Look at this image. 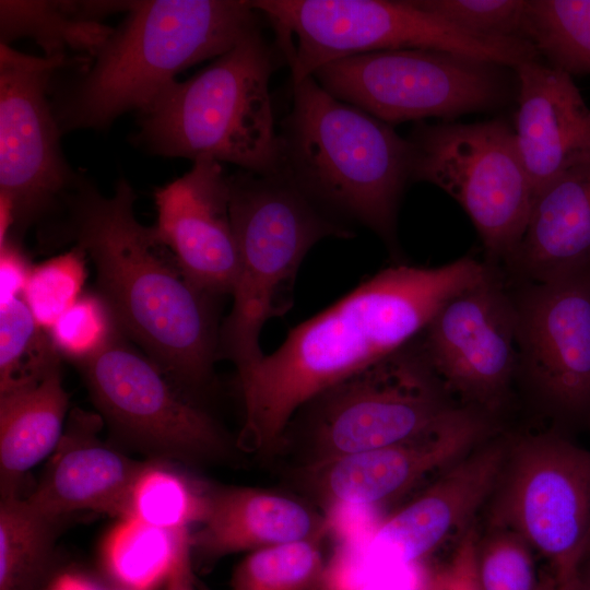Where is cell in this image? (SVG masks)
<instances>
[{
	"label": "cell",
	"instance_id": "1",
	"mask_svg": "<svg viewBox=\"0 0 590 590\" xmlns=\"http://www.w3.org/2000/svg\"><path fill=\"white\" fill-rule=\"evenodd\" d=\"M488 269L472 257L437 267L390 266L293 328L274 352L237 374L244 405L238 448L264 456L280 450L304 404L415 340Z\"/></svg>",
	"mask_w": 590,
	"mask_h": 590
},
{
	"label": "cell",
	"instance_id": "2",
	"mask_svg": "<svg viewBox=\"0 0 590 590\" xmlns=\"http://www.w3.org/2000/svg\"><path fill=\"white\" fill-rule=\"evenodd\" d=\"M137 197L126 179L110 197L79 178L66 197L63 234L88 256L98 292L126 335L192 397L214 382L220 358L216 297L193 284L153 227L134 215Z\"/></svg>",
	"mask_w": 590,
	"mask_h": 590
},
{
	"label": "cell",
	"instance_id": "3",
	"mask_svg": "<svg viewBox=\"0 0 590 590\" xmlns=\"http://www.w3.org/2000/svg\"><path fill=\"white\" fill-rule=\"evenodd\" d=\"M292 86L279 132L280 174L331 219L394 245L401 198L412 180L409 140L332 96L312 75Z\"/></svg>",
	"mask_w": 590,
	"mask_h": 590
},
{
	"label": "cell",
	"instance_id": "4",
	"mask_svg": "<svg viewBox=\"0 0 590 590\" xmlns=\"http://www.w3.org/2000/svg\"><path fill=\"white\" fill-rule=\"evenodd\" d=\"M260 15L240 0L128 2L126 20L54 107L60 130L101 129L128 110H144L177 73L259 28Z\"/></svg>",
	"mask_w": 590,
	"mask_h": 590
},
{
	"label": "cell",
	"instance_id": "5",
	"mask_svg": "<svg viewBox=\"0 0 590 590\" xmlns=\"http://www.w3.org/2000/svg\"><path fill=\"white\" fill-rule=\"evenodd\" d=\"M273 49L257 28L141 113L135 141L154 154L212 158L260 175L281 172L269 92Z\"/></svg>",
	"mask_w": 590,
	"mask_h": 590
},
{
	"label": "cell",
	"instance_id": "6",
	"mask_svg": "<svg viewBox=\"0 0 590 590\" xmlns=\"http://www.w3.org/2000/svg\"><path fill=\"white\" fill-rule=\"evenodd\" d=\"M229 213L238 268L233 306L221 326L220 358L233 362L239 374L264 355L261 331L291 308L294 282L308 251L327 237L350 238L354 233L282 174L229 175Z\"/></svg>",
	"mask_w": 590,
	"mask_h": 590
},
{
	"label": "cell",
	"instance_id": "7",
	"mask_svg": "<svg viewBox=\"0 0 590 590\" xmlns=\"http://www.w3.org/2000/svg\"><path fill=\"white\" fill-rule=\"evenodd\" d=\"M273 26L292 83L354 55L434 49L508 68L539 59L528 40L491 38L459 30L414 0H256Z\"/></svg>",
	"mask_w": 590,
	"mask_h": 590
},
{
	"label": "cell",
	"instance_id": "8",
	"mask_svg": "<svg viewBox=\"0 0 590 590\" xmlns=\"http://www.w3.org/2000/svg\"><path fill=\"white\" fill-rule=\"evenodd\" d=\"M450 397L417 337L304 404L281 449L297 445L304 471L390 446L440 424L458 406Z\"/></svg>",
	"mask_w": 590,
	"mask_h": 590
},
{
	"label": "cell",
	"instance_id": "9",
	"mask_svg": "<svg viewBox=\"0 0 590 590\" xmlns=\"http://www.w3.org/2000/svg\"><path fill=\"white\" fill-rule=\"evenodd\" d=\"M408 140L411 179L447 192L471 219L486 252L508 261L534 198L515 129L503 119L421 123Z\"/></svg>",
	"mask_w": 590,
	"mask_h": 590
},
{
	"label": "cell",
	"instance_id": "10",
	"mask_svg": "<svg viewBox=\"0 0 590 590\" xmlns=\"http://www.w3.org/2000/svg\"><path fill=\"white\" fill-rule=\"evenodd\" d=\"M489 527L521 535L562 590H574L590 533V450L553 432L508 442Z\"/></svg>",
	"mask_w": 590,
	"mask_h": 590
},
{
	"label": "cell",
	"instance_id": "11",
	"mask_svg": "<svg viewBox=\"0 0 590 590\" xmlns=\"http://www.w3.org/2000/svg\"><path fill=\"white\" fill-rule=\"evenodd\" d=\"M506 68L442 50L399 49L345 57L312 76L335 98L392 125L498 106L509 92Z\"/></svg>",
	"mask_w": 590,
	"mask_h": 590
},
{
	"label": "cell",
	"instance_id": "12",
	"mask_svg": "<svg viewBox=\"0 0 590 590\" xmlns=\"http://www.w3.org/2000/svg\"><path fill=\"white\" fill-rule=\"evenodd\" d=\"M78 366L96 408L128 439L188 462L235 457L237 444L219 422L122 338Z\"/></svg>",
	"mask_w": 590,
	"mask_h": 590
},
{
	"label": "cell",
	"instance_id": "13",
	"mask_svg": "<svg viewBox=\"0 0 590 590\" xmlns=\"http://www.w3.org/2000/svg\"><path fill=\"white\" fill-rule=\"evenodd\" d=\"M64 56L36 57L0 45V200L21 234L62 206L79 177L67 164L48 90Z\"/></svg>",
	"mask_w": 590,
	"mask_h": 590
},
{
	"label": "cell",
	"instance_id": "14",
	"mask_svg": "<svg viewBox=\"0 0 590 590\" xmlns=\"http://www.w3.org/2000/svg\"><path fill=\"white\" fill-rule=\"evenodd\" d=\"M508 442L491 437L366 536L343 542L334 558L341 587L351 590L385 570L421 564L450 536L465 531L497 485Z\"/></svg>",
	"mask_w": 590,
	"mask_h": 590
},
{
	"label": "cell",
	"instance_id": "15",
	"mask_svg": "<svg viewBox=\"0 0 590 590\" xmlns=\"http://www.w3.org/2000/svg\"><path fill=\"white\" fill-rule=\"evenodd\" d=\"M517 375L545 412L577 423L590 413V267L514 295Z\"/></svg>",
	"mask_w": 590,
	"mask_h": 590
},
{
	"label": "cell",
	"instance_id": "16",
	"mask_svg": "<svg viewBox=\"0 0 590 590\" xmlns=\"http://www.w3.org/2000/svg\"><path fill=\"white\" fill-rule=\"evenodd\" d=\"M420 342L449 393L493 415L517 375L514 295L489 269L437 311Z\"/></svg>",
	"mask_w": 590,
	"mask_h": 590
},
{
	"label": "cell",
	"instance_id": "17",
	"mask_svg": "<svg viewBox=\"0 0 590 590\" xmlns=\"http://www.w3.org/2000/svg\"><path fill=\"white\" fill-rule=\"evenodd\" d=\"M492 415L458 405L440 424L416 437L304 470L326 514L374 508L447 469L494 434Z\"/></svg>",
	"mask_w": 590,
	"mask_h": 590
},
{
	"label": "cell",
	"instance_id": "18",
	"mask_svg": "<svg viewBox=\"0 0 590 590\" xmlns=\"http://www.w3.org/2000/svg\"><path fill=\"white\" fill-rule=\"evenodd\" d=\"M155 238L201 290L232 295L238 268L229 213V175L222 163L199 158L184 176L154 191Z\"/></svg>",
	"mask_w": 590,
	"mask_h": 590
},
{
	"label": "cell",
	"instance_id": "19",
	"mask_svg": "<svg viewBox=\"0 0 590 590\" xmlns=\"http://www.w3.org/2000/svg\"><path fill=\"white\" fill-rule=\"evenodd\" d=\"M97 414L74 409L42 482L25 500L55 519L93 510L131 516L137 481L149 464L127 458L97 438Z\"/></svg>",
	"mask_w": 590,
	"mask_h": 590
},
{
	"label": "cell",
	"instance_id": "20",
	"mask_svg": "<svg viewBox=\"0 0 590 590\" xmlns=\"http://www.w3.org/2000/svg\"><path fill=\"white\" fill-rule=\"evenodd\" d=\"M515 133L534 196L590 160V107L573 76L539 59L515 68ZM534 199V198H533Z\"/></svg>",
	"mask_w": 590,
	"mask_h": 590
},
{
	"label": "cell",
	"instance_id": "21",
	"mask_svg": "<svg viewBox=\"0 0 590 590\" xmlns=\"http://www.w3.org/2000/svg\"><path fill=\"white\" fill-rule=\"evenodd\" d=\"M202 498L199 529L190 533V543L192 554L204 560L330 532L326 516L270 491L217 486L203 492Z\"/></svg>",
	"mask_w": 590,
	"mask_h": 590
},
{
	"label": "cell",
	"instance_id": "22",
	"mask_svg": "<svg viewBox=\"0 0 590 590\" xmlns=\"http://www.w3.org/2000/svg\"><path fill=\"white\" fill-rule=\"evenodd\" d=\"M507 262L530 282L590 267V160L534 196L522 239Z\"/></svg>",
	"mask_w": 590,
	"mask_h": 590
},
{
	"label": "cell",
	"instance_id": "23",
	"mask_svg": "<svg viewBox=\"0 0 590 590\" xmlns=\"http://www.w3.org/2000/svg\"><path fill=\"white\" fill-rule=\"evenodd\" d=\"M67 409L60 364L35 381L0 392L1 498L19 497L24 474L57 448Z\"/></svg>",
	"mask_w": 590,
	"mask_h": 590
},
{
	"label": "cell",
	"instance_id": "24",
	"mask_svg": "<svg viewBox=\"0 0 590 590\" xmlns=\"http://www.w3.org/2000/svg\"><path fill=\"white\" fill-rule=\"evenodd\" d=\"M58 519L32 508L25 498H1L0 590H32L46 571Z\"/></svg>",
	"mask_w": 590,
	"mask_h": 590
},
{
	"label": "cell",
	"instance_id": "25",
	"mask_svg": "<svg viewBox=\"0 0 590 590\" xmlns=\"http://www.w3.org/2000/svg\"><path fill=\"white\" fill-rule=\"evenodd\" d=\"M524 38L547 64L590 74V0H527Z\"/></svg>",
	"mask_w": 590,
	"mask_h": 590
},
{
	"label": "cell",
	"instance_id": "26",
	"mask_svg": "<svg viewBox=\"0 0 590 590\" xmlns=\"http://www.w3.org/2000/svg\"><path fill=\"white\" fill-rule=\"evenodd\" d=\"M130 517L111 531L104 550L106 567L127 590H153L166 581L181 535Z\"/></svg>",
	"mask_w": 590,
	"mask_h": 590
},
{
	"label": "cell",
	"instance_id": "27",
	"mask_svg": "<svg viewBox=\"0 0 590 590\" xmlns=\"http://www.w3.org/2000/svg\"><path fill=\"white\" fill-rule=\"evenodd\" d=\"M1 43L16 36H33L46 56L63 55L66 47L87 49L93 55L111 32L99 23L82 19L75 3L1 1ZM64 56V55H63Z\"/></svg>",
	"mask_w": 590,
	"mask_h": 590
},
{
	"label": "cell",
	"instance_id": "28",
	"mask_svg": "<svg viewBox=\"0 0 590 590\" xmlns=\"http://www.w3.org/2000/svg\"><path fill=\"white\" fill-rule=\"evenodd\" d=\"M323 536L250 552L232 574V590H318L328 562Z\"/></svg>",
	"mask_w": 590,
	"mask_h": 590
},
{
	"label": "cell",
	"instance_id": "29",
	"mask_svg": "<svg viewBox=\"0 0 590 590\" xmlns=\"http://www.w3.org/2000/svg\"><path fill=\"white\" fill-rule=\"evenodd\" d=\"M58 364L60 355L24 299L0 304V392L35 381Z\"/></svg>",
	"mask_w": 590,
	"mask_h": 590
},
{
	"label": "cell",
	"instance_id": "30",
	"mask_svg": "<svg viewBox=\"0 0 590 590\" xmlns=\"http://www.w3.org/2000/svg\"><path fill=\"white\" fill-rule=\"evenodd\" d=\"M47 333L57 353L76 365L96 357L123 334L99 292L82 293Z\"/></svg>",
	"mask_w": 590,
	"mask_h": 590
},
{
	"label": "cell",
	"instance_id": "31",
	"mask_svg": "<svg viewBox=\"0 0 590 590\" xmlns=\"http://www.w3.org/2000/svg\"><path fill=\"white\" fill-rule=\"evenodd\" d=\"M202 505V493H197L186 480L149 464L134 486L130 517L162 529L179 530L200 520Z\"/></svg>",
	"mask_w": 590,
	"mask_h": 590
},
{
	"label": "cell",
	"instance_id": "32",
	"mask_svg": "<svg viewBox=\"0 0 590 590\" xmlns=\"http://www.w3.org/2000/svg\"><path fill=\"white\" fill-rule=\"evenodd\" d=\"M85 256L75 246L32 267L22 298L44 331L81 296L86 279Z\"/></svg>",
	"mask_w": 590,
	"mask_h": 590
},
{
	"label": "cell",
	"instance_id": "33",
	"mask_svg": "<svg viewBox=\"0 0 590 590\" xmlns=\"http://www.w3.org/2000/svg\"><path fill=\"white\" fill-rule=\"evenodd\" d=\"M534 551L518 533L489 527L479 538L475 556L476 578L481 590H538Z\"/></svg>",
	"mask_w": 590,
	"mask_h": 590
},
{
	"label": "cell",
	"instance_id": "34",
	"mask_svg": "<svg viewBox=\"0 0 590 590\" xmlns=\"http://www.w3.org/2000/svg\"><path fill=\"white\" fill-rule=\"evenodd\" d=\"M421 9L464 32L491 38H524L527 0H414Z\"/></svg>",
	"mask_w": 590,
	"mask_h": 590
},
{
	"label": "cell",
	"instance_id": "35",
	"mask_svg": "<svg viewBox=\"0 0 590 590\" xmlns=\"http://www.w3.org/2000/svg\"><path fill=\"white\" fill-rule=\"evenodd\" d=\"M479 533L467 528L451 556L440 566L426 568L421 590H481L475 570Z\"/></svg>",
	"mask_w": 590,
	"mask_h": 590
},
{
	"label": "cell",
	"instance_id": "36",
	"mask_svg": "<svg viewBox=\"0 0 590 590\" xmlns=\"http://www.w3.org/2000/svg\"><path fill=\"white\" fill-rule=\"evenodd\" d=\"M0 303L22 297L32 266L20 246L8 238L0 244Z\"/></svg>",
	"mask_w": 590,
	"mask_h": 590
},
{
	"label": "cell",
	"instance_id": "37",
	"mask_svg": "<svg viewBox=\"0 0 590 590\" xmlns=\"http://www.w3.org/2000/svg\"><path fill=\"white\" fill-rule=\"evenodd\" d=\"M425 571L423 563L388 569L352 590H421Z\"/></svg>",
	"mask_w": 590,
	"mask_h": 590
},
{
	"label": "cell",
	"instance_id": "38",
	"mask_svg": "<svg viewBox=\"0 0 590 590\" xmlns=\"http://www.w3.org/2000/svg\"><path fill=\"white\" fill-rule=\"evenodd\" d=\"M165 582L166 590H194L189 530L181 535L172 569Z\"/></svg>",
	"mask_w": 590,
	"mask_h": 590
},
{
	"label": "cell",
	"instance_id": "39",
	"mask_svg": "<svg viewBox=\"0 0 590 590\" xmlns=\"http://www.w3.org/2000/svg\"><path fill=\"white\" fill-rule=\"evenodd\" d=\"M55 590H99L91 581L76 575H62L52 583Z\"/></svg>",
	"mask_w": 590,
	"mask_h": 590
},
{
	"label": "cell",
	"instance_id": "40",
	"mask_svg": "<svg viewBox=\"0 0 590 590\" xmlns=\"http://www.w3.org/2000/svg\"><path fill=\"white\" fill-rule=\"evenodd\" d=\"M574 590H590V557L581 562L577 571Z\"/></svg>",
	"mask_w": 590,
	"mask_h": 590
},
{
	"label": "cell",
	"instance_id": "41",
	"mask_svg": "<svg viewBox=\"0 0 590 590\" xmlns=\"http://www.w3.org/2000/svg\"><path fill=\"white\" fill-rule=\"evenodd\" d=\"M538 590H562L554 577L548 573H543Z\"/></svg>",
	"mask_w": 590,
	"mask_h": 590
},
{
	"label": "cell",
	"instance_id": "42",
	"mask_svg": "<svg viewBox=\"0 0 590 590\" xmlns=\"http://www.w3.org/2000/svg\"><path fill=\"white\" fill-rule=\"evenodd\" d=\"M587 557H590V533H589V536L586 541V545H585V548H583V557H582V560Z\"/></svg>",
	"mask_w": 590,
	"mask_h": 590
},
{
	"label": "cell",
	"instance_id": "43",
	"mask_svg": "<svg viewBox=\"0 0 590 590\" xmlns=\"http://www.w3.org/2000/svg\"><path fill=\"white\" fill-rule=\"evenodd\" d=\"M48 590H55V589H54V587H52V585H51V586L49 587V589H48Z\"/></svg>",
	"mask_w": 590,
	"mask_h": 590
}]
</instances>
